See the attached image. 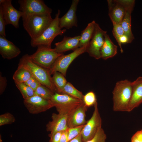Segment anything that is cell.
Here are the masks:
<instances>
[{"instance_id": "obj_1", "label": "cell", "mask_w": 142, "mask_h": 142, "mask_svg": "<svg viewBox=\"0 0 142 142\" xmlns=\"http://www.w3.org/2000/svg\"><path fill=\"white\" fill-rule=\"evenodd\" d=\"M132 91V82L125 79L118 82L113 92V110L127 111Z\"/></svg>"}, {"instance_id": "obj_2", "label": "cell", "mask_w": 142, "mask_h": 142, "mask_svg": "<svg viewBox=\"0 0 142 142\" xmlns=\"http://www.w3.org/2000/svg\"><path fill=\"white\" fill-rule=\"evenodd\" d=\"M23 26L31 40L40 36L50 26L53 19L50 14L34 15L22 18Z\"/></svg>"}, {"instance_id": "obj_3", "label": "cell", "mask_w": 142, "mask_h": 142, "mask_svg": "<svg viewBox=\"0 0 142 142\" xmlns=\"http://www.w3.org/2000/svg\"><path fill=\"white\" fill-rule=\"evenodd\" d=\"M19 62L27 68L33 76L41 84L48 88L54 93L56 92L49 69L41 67L33 62L30 59L28 54L23 55L20 59Z\"/></svg>"}, {"instance_id": "obj_4", "label": "cell", "mask_w": 142, "mask_h": 142, "mask_svg": "<svg viewBox=\"0 0 142 142\" xmlns=\"http://www.w3.org/2000/svg\"><path fill=\"white\" fill-rule=\"evenodd\" d=\"M60 11L58 10L55 17L50 26L38 37L34 40H31L30 44L33 47L39 45L44 46L51 48V44L55 38L57 36L62 35L66 32V29L62 30L59 26Z\"/></svg>"}, {"instance_id": "obj_5", "label": "cell", "mask_w": 142, "mask_h": 142, "mask_svg": "<svg viewBox=\"0 0 142 142\" xmlns=\"http://www.w3.org/2000/svg\"><path fill=\"white\" fill-rule=\"evenodd\" d=\"M36 51L29 57L33 62L45 68L50 69L57 59L63 54L54 51L53 49L39 45Z\"/></svg>"}, {"instance_id": "obj_6", "label": "cell", "mask_w": 142, "mask_h": 142, "mask_svg": "<svg viewBox=\"0 0 142 142\" xmlns=\"http://www.w3.org/2000/svg\"><path fill=\"white\" fill-rule=\"evenodd\" d=\"M50 101L59 113L68 114L83 103L81 99L57 92Z\"/></svg>"}, {"instance_id": "obj_7", "label": "cell", "mask_w": 142, "mask_h": 142, "mask_svg": "<svg viewBox=\"0 0 142 142\" xmlns=\"http://www.w3.org/2000/svg\"><path fill=\"white\" fill-rule=\"evenodd\" d=\"M19 10L23 13L22 18L29 16L50 14L51 8L42 0H19Z\"/></svg>"}, {"instance_id": "obj_8", "label": "cell", "mask_w": 142, "mask_h": 142, "mask_svg": "<svg viewBox=\"0 0 142 142\" xmlns=\"http://www.w3.org/2000/svg\"><path fill=\"white\" fill-rule=\"evenodd\" d=\"M88 46L85 45L79 47L70 54L66 55L63 54L58 57L49 69L51 75L55 72H58L65 76L70 64L76 58L86 52Z\"/></svg>"}, {"instance_id": "obj_9", "label": "cell", "mask_w": 142, "mask_h": 142, "mask_svg": "<svg viewBox=\"0 0 142 142\" xmlns=\"http://www.w3.org/2000/svg\"><path fill=\"white\" fill-rule=\"evenodd\" d=\"M94 107V111L91 117L87 121L81 132L83 142H85L93 138L102 127V120L97 103Z\"/></svg>"}, {"instance_id": "obj_10", "label": "cell", "mask_w": 142, "mask_h": 142, "mask_svg": "<svg viewBox=\"0 0 142 142\" xmlns=\"http://www.w3.org/2000/svg\"><path fill=\"white\" fill-rule=\"evenodd\" d=\"M106 32L103 30L96 23L94 33L87 49L86 52L89 55L96 59L101 58V50Z\"/></svg>"}, {"instance_id": "obj_11", "label": "cell", "mask_w": 142, "mask_h": 142, "mask_svg": "<svg viewBox=\"0 0 142 142\" xmlns=\"http://www.w3.org/2000/svg\"><path fill=\"white\" fill-rule=\"evenodd\" d=\"M11 0H0V7L6 25L11 24L16 28L19 27V21L23 16L22 13L16 9Z\"/></svg>"}, {"instance_id": "obj_12", "label": "cell", "mask_w": 142, "mask_h": 142, "mask_svg": "<svg viewBox=\"0 0 142 142\" xmlns=\"http://www.w3.org/2000/svg\"><path fill=\"white\" fill-rule=\"evenodd\" d=\"M23 103L29 113L33 114L46 111L54 107L50 100L36 95L24 100Z\"/></svg>"}, {"instance_id": "obj_13", "label": "cell", "mask_w": 142, "mask_h": 142, "mask_svg": "<svg viewBox=\"0 0 142 142\" xmlns=\"http://www.w3.org/2000/svg\"><path fill=\"white\" fill-rule=\"evenodd\" d=\"M68 114L53 113L52 115V120L46 125V130L50 132V138L57 132L68 129L67 125Z\"/></svg>"}, {"instance_id": "obj_14", "label": "cell", "mask_w": 142, "mask_h": 142, "mask_svg": "<svg viewBox=\"0 0 142 142\" xmlns=\"http://www.w3.org/2000/svg\"><path fill=\"white\" fill-rule=\"evenodd\" d=\"M88 108L83 103L68 114L67 125L69 128L86 124V112Z\"/></svg>"}, {"instance_id": "obj_15", "label": "cell", "mask_w": 142, "mask_h": 142, "mask_svg": "<svg viewBox=\"0 0 142 142\" xmlns=\"http://www.w3.org/2000/svg\"><path fill=\"white\" fill-rule=\"evenodd\" d=\"M79 0H73L70 8L65 14L60 18L59 21L60 28H65L69 29L73 27L78 26L76 13Z\"/></svg>"}, {"instance_id": "obj_16", "label": "cell", "mask_w": 142, "mask_h": 142, "mask_svg": "<svg viewBox=\"0 0 142 142\" xmlns=\"http://www.w3.org/2000/svg\"><path fill=\"white\" fill-rule=\"evenodd\" d=\"M21 53L19 48L6 37L0 36V54L4 59L10 60L18 56Z\"/></svg>"}, {"instance_id": "obj_17", "label": "cell", "mask_w": 142, "mask_h": 142, "mask_svg": "<svg viewBox=\"0 0 142 142\" xmlns=\"http://www.w3.org/2000/svg\"><path fill=\"white\" fill-rule=\"evenodd\" d=\"M132 91L128 112H130L142 103V77L132 82Z\"/></svg>"}, {"instance_id": "obj_18", "label": "cell", "mask_w": 142, "mask_h": 142, "mask_svg": "<svg viewBox=\"0 0 142 142\" xmlns=\"http://www.w3.org/2000/svg\"><path fill=\"white\" fill-rule=\"evenodd\" d=\"M80 36L73 37L64 36L61 41L55 44V51L59 53H63L67 51L74 50L79 48Z\"/></svg>"}, {"instance_id": "obj_19", "label": "cell", "mask_w": 142, "mask_h": 142, "mask_svg": "<svg viewBox=\"0 0 142 142\" xmlns=\"http://www.w3.org/2000/svg\"><path fill=\"white\" fill-rule=\"evenodd\" d=\"M109 16L113 23L121 24L125 13L123 6L114 0H107Z\"/></svg>"}, {"instance_id": "obj_20", "label": "cell", "mask_w": 142, "mask_h": 142, "mask_svg": "<svg viewBox=\"0 0 142 142\" xmlns=\"http://www.w3.org/2000/svg\"><path fill=\"white\" fill-rule=\"evenodd\" d=\"M117 46L111 41L107 33L104 35V40L101 50V58L104 60L114 56L117 53Z\"/></svg>"}, {"instance_id": "obj_21", "label": "cell", "mask_w": 142, "mask_h": 142, "mask_svg": "<svg viewBox=\"0 0 142 142\" xmlns=\"http://www.w3.org/2000/svg\"><path fill=\"white\" fill-rule=\"evenodd\" d=\"M32 76L27 68L19 62L17 68L13 75V79L14 82L24 83Z\"/></svg>"}, {"instance_id": "obj_22", "label": "cell", "mask_w": 142, "mask_h": 142, "mask_svg": "<svg viewBox=\"0 0 142 142\" xmlns=\"http://www.w3.org/2000/svg\"><path fill=\"white\" fill-rule=\"evenodd\" d=\"M125 11V14L121 25L124 31V35L128 38V43H130L134 39L131 30V13L132 11Z\"/></svg>"}, {"instance_id": "obj_23", "label": "cell", "mask_w": 142, "mask_h": 142, "mask_svg": "<svg viewBox=\"0 0 142 142\" xmlns=\"http://www.w3.org/2000/svg\"><path fill=\"white\" fill-rule=\"evenodd\" d=\"M96 23L94 21H93L82 32L79 47L88 45L94 33Z\"/></svg>"}, {"instance_id": "obj_24", "label": "cell", "mask_w": 142, "mask_h": 142, "mask_svg": "<svg viewBox=\"0 0 142 142\" xmlns=\"http://www.w3.org/2000/svg\"><path fill=\"white\" fill-rule=\"evenodd\" d=\"M52 79L56 92L61 94L63 88L67 83L64 76L60 73L56 72L53 74Z\"/></svg>"}, {"instance_id": "obj_25", "label": "cell", "mask_w": 142, "mask_h": 142, "mask_svg": "<svg viewBox=\"0 0 142 142\" xmlns=\"http://www.w3.org/2000/svg\"><path fill=\"white\" fill-rule=\"evenodd\" d=\"M65 94L83 100L84 95L82 92L77 89L71 83L67 82L61 94Z\"/></svg>"}, {"instance_id": "obj_26", "label": "cell", "mask_w": 142, "mask_h": 142, "mask_svg": "<svg viewBox=\"0 0 142 142\" xmlns=\"http://www.w3.org/2000/svg\"><path fill=\"white\" fill-rule=\"evenodd\" d=\"M14 82L24 100L28 99L34 95V91L24 83Z\"/></svg>"}, {"instance_id": "obj_27", "label": "cell", "mask_w": 142, "mask_h": 142, "mask_svg": "<svg viewBox=\"0 0 142 142\" xmlns=\"http://www.w3.org/2000/svg\"><path fill=\"white\" fill-rule=\"evenodd\" d=\"M34 95L50 100L54 93L46 87L41 84L34 91Z\"/></svg>"}, {"instance_id": "obj_28", "label": "cell", "mask_w": 142, "mask_h": 142, "mask_svg": "<svg viewBox=\"0 0 142 142\" xmlns=\"http://www.w3.org/2000/svg\"><path fill=\"white\" fill-rule=\"evenodd\" d=\"M113 28L112 33L113 35L116 39L120 47V50L121 53L123 52V50L120 41V37L124 34L123 29L120 24L113 23Z\"/></svg>"}, {"instance_id": "obj_29", "label": "cell", "mask_w": 142, "mask_h": 142, "mask_svg": "<svg viewBox=\"0 0 142 142\" xmlns=\"http://www.w3.org/2000/svg\"><path fill=\"white\" fill-rule=\"evenodd\" d=\"M83 101L87 108L94 106L97 103L96 95L92 91L88 92L84 95Z\"/></svg>"}, {"instance_id": "obj_30", "label": "cell", "mask_w": 142, "mask_h": 142, "mask_svg": "<svg viewBox=\"0 0 142 142\" xmlns=\"http://www.w3.org/2000/svg\"><path fill=\"white\" fill-rule=\"evenodd\" d=\"M15 121L14 116L9 113H6L0 115V126L11 124Z\"/></svg>"}, {"instance_id": "obj_31", "label": "cell", "mask_w": 142, "mask_h": 142, "mask_svg": "<svg viewBox=\"0 0 142 142\" xmlns=\"http://www.w3.org/2000/svg\"><path fill=\"white\" fill-rule=\"evenodd\" d=\"M106 138V135L101 127L93 138L85 142H105Z\"/></svg>"}, {"instance_id": "obj_32", "label": "cell", "mask_w": 142, "mask_h": 142, "mask_svg": "<svg viewBox=\"0 0 142 142\" xmlns=\"http://www.w3.org/2000/svg\"><path fill=\"white\" fill-rule=\"evenodd\" d=\"M84 125L69 128L68 135L66 142H69L76 137L81 132Z\"/></svg>"}, {"instance_id": "obj_33", "label": "cell", "mask_w": 142, "mask_h": 142, "mask_svg": "<svg viewBox=\"0 0 142 142\" xmlns=\"http://www.w3.org/2000/svg\"><path fill=\"white\" fill-rule=\"evenodd\" d=\"M117 2L122 5L125 10L133 11L135 3L134 0H115Z\"/></svg>"}, {"instance_id": "obj_34", "label": "cell", "mask_w": 142, "mask_h": 142, "mask_svg": "<svg viewBox=\"0 0 142 142\" xmlns=\"http://www.w3.org/2000/svg\"><path fill=\"white\" fill-rule=\"evenodd\" d=\"M24 83L31 88L34 91L39 86L41 85L40 83L33 76Z\"/></svg>"}, {"instance_id": "obj_35", "label": "cell", "mask_w": 142, "mask_h": 142, "mask_svg": "<svg viewBox=\"0 0 142 142\" xmlns=\"http://www.w3.org/2000/svg\"><path fill=\"white\" fill-rule=\"evenodd\" d=\"M6 25L3 17L2 10L0 7V36L6 37L5 26Z\"/></svg>"}, {"instance_id": "obj_36", "label": "cell", "mask_w": 142, "mask_h": 142, "mask_svg": "<svg viewBox=\"0 0 142 142\" xmlns=\"http://www.w3.org/2000/svg\"><path fill=\"white\" fill-rule=\"evenodd\" d=\"M0 74V94L1 95L6 87L7 80L5 77L2 76L1 72Z\"/></svg>"}, {"instance_id": "obj_37", "label": "cell", "mask_w": 142, "mask_h": 142, "mask_svg": "<svg viewBox=\"0 0 142 142\" xmlns=\"http://www.w3.org/2000/svg\"><path fill=\"white\" fill-rule=\"evenodd\" d=\"M62 131L55 133L50 138L49 142H59Z\"/></svg>"}, {"instance_id": "obj_38", "label": "cell", "mask_w": 142, "mask_h": 142, "mask_svg": "<svg viewBox=\"0 0 142 142\" xmlns=\"http://www.w3.org/2000/svg\"><path fill=\"white\" fill-rule=\"evenodd\" d=\"M69 142H83L81 133Z\"/></svg>"}, {"instance_id": "obj_39", "label": "cell", "mask_w": 142, "mask_h": 142, "mask_svg": "<svg viewBox=\"0 0 142 142\" xmlns=\"http://www.w3.org/2000/svg\"><path fill=\"white\" fill-rule=\"evenodd\" d=\"M120 41L121 44H122L128 43V38L124 34L120 37Z\"/></svg>"}]
</instances>
